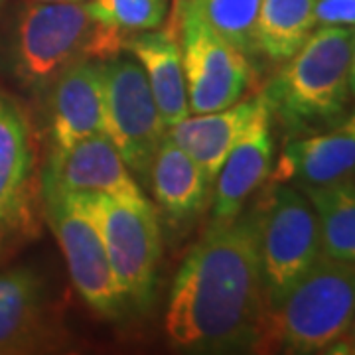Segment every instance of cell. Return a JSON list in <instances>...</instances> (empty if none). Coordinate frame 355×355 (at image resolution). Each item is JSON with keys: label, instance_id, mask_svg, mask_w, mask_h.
<instances>
[{"label": "cell", "instance_id": "obj_7", "mask_svg": "<svg viewBox=\"0 0 355 355\" xmlns=\"http://www.w3.org/2000/svg\"><path fill=\"white\" fill-rule=\"evenodd\" d=\"M40 182L44 214L64 253L79 296L99 316L109 320L121 318L128 308L127 300L116 284L95 221L73 193L60 190L42 174Z\"/></svg>", "mask_w": 355, "mask_h": 355}, {"label": "cell", "instance_id": "obj_27", "mask_svg": "<svg viewBox=\"0 0 355 355\" xmlns=\"http://www.w3.org/2000/svg\"><path fill=\"white\" fill-rule=\"evenodd\" d=\"M180 2H182V0H174V8H178V6H180Z\"/></svg>", "mask_w": 355, "mask_h": 355}, {"label": "cell", "instance_id": "obj_6", "mask_svg": "<svg viewBox=\"0 0 355 355\" xmlns=\"http://www.w3.org/2000/svg\"><path fill=\"white\" fill-rule=\"evenodd\" d=\"M257 216L265 298L272 310L316 263L320 227L310 200L292 184H270Z\"/></svg>", "mask_w": 355, "mask_h": 355}, {"label": "cell", "instance_id": "obj_13", "mask_svg": "<svg viewBox=\"0 0 355 355\" xmlns=\"http://www.w3.org/2000/svg\"><path fill=\"white\" fill-rule=\"evenodd\" d=\"M270 125L272 116L263 97L249 127L235 142L214 180V221H229L239 216L254 190H259L270 176L275 156Z\"/></svg>", "mask_w": 355, "mask_h": 355}, {"label": "cell", "instance_id": "obj_21", "mask_svg": "<svg viewBox=\"0 0 355 355\" xmlns=\"http://www.w3.org/2000/svg\"><path fill=\"white\" fill-rule=\"evenodd\" d=\"M184 2H190L205 24L247 58L257 55V20L261 0H182L180 6ZM178 8H174V12Z\"/></svg>", "mask_w": 355, "mask_h": 355}, {"label": "cell", "instance_id": "obj_26", "mask_svg": "<svg viewBox=\"0 0 355 355\" xmlns=\"http://www.w3.org/2000/svg\"><path fill=\"white\" fill-rule=\"evenodd\" d=\"M36 2H87V0H36Z\"/></svg>", "mask_w": 355, "mask_h": 355}, {"label": "cell", "instance_id": "obj_9", "mask_svg": "<svg viewBox=\"0 0 355 355\" xmlns=\"http://www.w3.org/2000/svg\"><path fill=\"white\" fill-rule=\"evenodd\" d=\"M103 132L135 176L146 180L156 150L166 137V125L154 101L142 65L114 55L103 62Z\"/></svg>", "mask_w": 355, "mask_h": 355}, {"label": "cell", "instance_id": "obj_24", "mask_svg": "<svg viewBox=\"0 0 355 355\" xmlns=\"http://www.w3.org/2000/svg\"><path fill=\"white\" fill-rule=\"evenodd\" d=\"M334 347H347V349H343V352H352V354H355V318L352 328H349L347 334L343 336V340H340Z\"/></svg>", "mask_w": 355, "mask_h": 355}, {"label": "cell", "instance_id": "obj_19", "mask_svg": "<svg viewBox=\"0 0 355 355\" xmlns=\"http://www.w3.org/2000/svg\"><path fill=\"white\" fill-rule=\"evenodd\" d=\"M316 0H261L257 53L282 64L304 46L316 30Z\"/></svg>", "mask_w": 355, "mask_h": 355}, {"label": "cell", "instance_id": "obj_14", "mask_svg": "<svg viewBox=\"0 0 355 355\" xmlns=\"http://www.w3.org/2000/svg\"><path fill=\"white\" fill-rule=\"evenodd\" d=\"M50 135L53 148H67L103 132V62L81 60L50 83Z\"/></svg>", "mask_w": 355, "mask_h": 355}, {"label": "cell", "instance_id": "obj_18", "mask_svg": "<svg viewBox=\"0 0 355 355\" xmlns=\"http://www.w3.org/2000/svg\"><path fill=\"white\" fill-rule=\"evenodd\" d=\"M146 182L158 209L174 223L198 216L211 186L202 168L168 135L154 154Z\"/></svg>", "mask_w": 355, "mask_h": 355}, {"label": "cell", "instance_id": "obj_10", "mask_svg": "<svg viewBox=\"0 0 355 355\" xmlns=\"http://www.w3.org/2000/svg\"><path fill=\"white\" fill-rule=\"evenodd\" d=\"M36 164L30 119L20 103L0 91V251L34 231L42 200Z\"/></svg>", "mask_w": 355, "mask_h": 355}, {"label": "cell", "instance_id": "obj_5", "mask_svg": "<svg viewBox=\"0 0 355 355\" xmlns=\"http://www.w3.org/2000/svg\"><path fill=\"white\" fill-rule=\"evenodd\" d=\"M101 233L116 284L127 306L153 300L160 261V223L146 198L121 200L103 193H73Z\"/></svg>", "mask_w": 355, "mask_h": 355}, {"label": "cell", "instance_id": "obj_12", "mask_svg": "<svg viewBox=\"0 0 355 355\" xmlns=\"http://www.w3.org/2000/svg\"><path fill=\"white\" fill-rule=\"evenodd\" d=\"M42 176L67 193H103L121 200L144 198L127 162L105 132L53 148Z\"/></svg>", "mask_w": 355, "mask_h": 355}, {"label": "cell", "instance_id": "obj_8", "mask_svg": "<svg viewBox=\"0 0 355 355\" xmlns=\"http://www.w3.org/2000/svg\"><path fill=\"white\" fill-rule=\"evenodd\" d=\"M178 24L190 113H214L241 101L253 83L251 58L216 34L190 2L172 12L168 32L176 36Z\"/></svg>", "mask_w": 355, "mask_h": 355}, {"label": "cell", "instance_id": "obj_22", "mask_svg": "<svg viewBox=\"0 0 355 355\" xmlns=\"http://www.w3.org/2000/svg\"><path fill=\"white\" fill-rule=\"evenodd\" d=\"M87 4L99 20L132 36L162 28L170 0H87Z\"/></svg>", "mask_w": 355, "mask_h": 355}, {"label": "cell", "instance_id": "obj_23", "mask_svg": "<svg viewBox=\"0 0 355 355\" xmlns=\"http://www.w3.org/2000/svg\"><path fill=\"white\" fill-rule=\"evenodd\" d=\"M316 26L355 28V0H316Z\"/></svg>", "mask_w": 355, "mask_h": 355}, {"label": "cell", "instance_id": "obj_1", "mask_svg": "<svg viewBox=\"0 0 355 355\" xmlns=\"http://www.w3.org/2000/svg\"><path fill=\"white\" fill-rule=\"evenodd\" d=\"M266 314L254 207L214 221L184 259L168 296L166 338L191 354L257 352Z\"/></svg>", "mask_w": 355, "mask_h": 355}, {"label": "cell", "instance_id": "obj_15", "mask_svg": "<svg viewBox=\"0 0 355 355\" xmlns=\"http://www.w3.org/2000/svg\"><path fill=\"white\" fill-rule=\"evenodd\" d=\"M261 99L263 95H257L221 111L186 116L178 125L168 128L166 135L202 168L205 178L214 184L231 148L249 127Z\"/></svg>", "mask_w": 355, "mask_h": 355}, {"label": "cell", "instance_id": "obj_25", "mask_svg": "<svg viewBox=\"0 0 355 355\" xmlns=\"http://www.w3.org/2000/svg\"><path fill=\"white\" fill-rule=\"evenodd\" d=\"M349 91H352V97L355 99V44L354 51H352V64H349Z\"/></svg>", "mask_w": 355, "mask_h": 355}, {"label": "cell", "instance_id": "obj_16", "mask_svg": "<svg viewBox=\"0 0 355 355\" xmlns=\"http://www.w3.org/2000/svg\"><path fill=\"white\" fill-rule=\"evenodd\" d=\"M125 50L130 51L132 58L142 65L166 128L174 127L186 116H190L178 36L168 30L140 32L127 38Z\"/></svg>", "mask_w": 355, "mask_h": 355}, {"label": "cell", "instance_id": "obj_20", "mask_svg": "<svg viewBox=\"0 0 355 355\" xmlns=\"http://www.w3.org/2000/svg\"><path fill=\"white\" fill-rule=\"evenodd\" d=\"M318 217L322 253L355 265V186L340 182L320 188H300Z\"/></svg>", "mask_w": 355, "mask_h": 355}, {"label": "cell", "instance_id": "obj_4", "mask_svg": "<svg viewBox=\"0 0 355 355\" xmlns=\"http://www.w3.org/2000/svg\"><path fill=\"white\" fill-rule=\"evenodd\" d=\"M355 318V265L320 253L316 263L268 310L257 352H330Z\"/></svg>", "mask_w": 355, "mask_h": 355}, {"label": "cell", "instance_id": "obj_11", "mask_svg": "<svg viewBox=\"0 0 355 355\" xmlns=\"http://www.w3.org/2000/svg\"><path fill=\"white\" fill-rule=\"evenodd\" d=\"M355 176V109L331 127L288 140L270 172V184L320 188Z\"/></svg>", "mask_w": 355, "mask_h": 355}, {"label": "cell", "instance_id": "obj_3", "mask_svg": "<svg viewBox=\"0 0 355 355\" xmlns=\"http://www.w3.org/2000/svg\"><path fill=\"white\" fill-rule=\"evenodd\" d=\"M127 38L114 26L99 20L87 2L30 0L14 26V73L26 87L48 89L69 65L119 55Z\"/></svg>", "mask_w": 355, "mask_h": 355}, {"label": "cell", "instance_id": "obj_29", "mask_svg": "<svg viewBox=\"0 0 355 355\" xmlns=\"http://www.w3.org/2000/svg\"><path fill=\"white\" fill-rule=\"evenodd\" d=\"M0 2H2V0H0Z\"/></svg>", "mask_w": 355, "mask_h": 355}, {"label": "cell", "instance_id": "obj_17", "mask_svg": "<svg viewBox=\"0 0 355 355\" xmlns=\"http://www.w3.org/2000/svg\"><path fill=\"white\" fill-rule=\"evenodd\" d=\"M48 334L44 282L32 268L0 272V354L34 349Z\"/></svg>", "mask_w": 355, "mask_h": 355}, {"label": "cell", "instance_id": "obj_28", "mask_svg": "<svg viewBox=\"0 0 355 355\" xmlns=\"http://www.w3.org/2000/svg\"><path fill=\"white\" fill-rule=\"evenodd\" d=\"M352 184H354V186H355V176H354V180H352Z\"/></svg>", "mask_w": 355, "mask_h": 355}, {"label": "cell", "instance_id": "obj_2", "mask_svg": "<svg viewBox=\"0 0 355 355\" xmlns=\"http://www.w3.org/2000/svg\"><path fill=\"white\" fill-rule=\"evenodd\" d=\"M354 44L355 28L320 26L266 85L270 116L292 137L324 130L347 114Z\"/></svg>", "mask_w": 355, "mask_h": 355}]
</instances>
